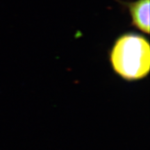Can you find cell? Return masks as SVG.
I'll return each mask as SVG.
<instances>
[{
  "label": "cell",
  "mask_w": 150,
  "mask_h": 150,
  "mask_svg": "<svg viewBox=\"0 0 150 150\" xmlns=\"http://www.w3.org/2000/svg\"><path fill=\"white\" fill-rule=\"evenodd\" d=\"M109 59L112 70L124 79H142L150 69L149 40L140 33H123L114 42Z\"/></svg>",
  "instance_id": "1"
},
{
  "label": "cell",
  "mask_w": 150,
  "mask_h": 150,
  "mask_svg": "<svg viewBox=\"0 0 150 150\" xmlns=\"http://www.w3.org/2000/svg\"><path fill=\"white\" fill-rule=\"evenodd\" d=\"M150 0L134 1H120L128 9L131 19V25L141 32L149 34Z\"/></svg>",
  "instance_id": "2"
}]
</instances>
